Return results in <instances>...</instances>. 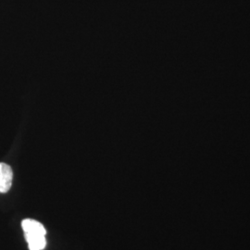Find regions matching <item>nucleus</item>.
Instances as JSON below:
<instances>
[{
	"label": "nucleus",
	"instance_id": "1",
	"mask_svg": "<svg viewBox=\"0 0 250 250\" xmlns=\"http://www.w3.org/2000/svg\"><path fill=\"white\" fill-rule=\"evenodd\" d=\"M25 239L30 250H43L46 246L45 227L36 220L26 219L21 223Z\"/></svg>",
	"mask_w": 250,
	"mask_h": 250
},
{
	"label": "nucleus",
	"instance_id": "2",
	"mask_svg": "<svg viewBox=\"0 0 250 250\" xmlns=\"http://www.w3.org/2000/svg\"><path fill=\"white\" fill-rule=\"evenodd\" d=\"M12 180L13 171L11 167L4 162H0V194L9 192L12 186Z\"/></svg>",
	"mask_w": 250,
	"mask_h": 250
}]
</instances>
